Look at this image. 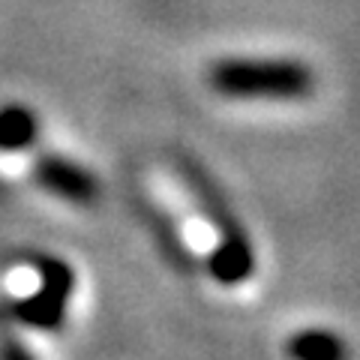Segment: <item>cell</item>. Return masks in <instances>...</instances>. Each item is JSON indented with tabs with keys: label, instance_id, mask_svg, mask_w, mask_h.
<instances>
[{
	"label": "cell",
	"instance_id": "1",
	"mask_svg": "<svg viewBox=\"0 0 360 360\" xmlns=\"http://www.w3.org/2000/svg\"><path fill=\"white\" fill-rule=\"evenodd\" d=\"M210 84L238 99H297L309 90L312 78L307 66L295 60L231 58L210 70Z\"/></svg>",
	"mask_w": 360,
	"mask_h": 360
},
{
	"label": "cell",
	"instance_id": "2",
	"mask_svg": "<svg viewBox=\"0 0 360 360\" xmlns=\"http://www.w3.org/2000/svg\"><path fill=\"white\" fill-rule=\"evenodd\" d=\"M30 132V115L21 108H9L0 115V141L6 144V148H18L21 141L27 139Z\"/></svg>",
	"mask_w": 360,
	"mask_h": 360
},
{
	"label": "cell",
	"instance_id": "3",
	"mask_svg": "<svg viewBox=\"0 0 360 360\" xmlns=\"http://www.w3.org/2000/svg\"><path fill=\"white\" fill-rule=\"evenodd\" d=\"M328 345H333V342L328 340V336L315 333V336H307V340L300 342L297 354H300L303 360H330V357H333V348H330V352H324Z\"/></svg>",
	"mask_w": 360,
	"mask_h": 360
}]
</instances>
